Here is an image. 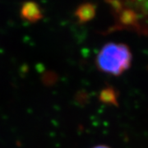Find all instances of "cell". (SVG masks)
<instances>
[{
    "label": "cell",
    "instance_id": "1",
    "mask_svg": "<svg viewBox=\"0 0 148 148\" xmlns=\"http://www.w3.org/2000/svg\"><path fill=\"white\" fill-rule=\"evenodd\" d=\"M115 22L123 30L148 36V0H108Z\"/></svg>",
    "mask_w": 148,
    "mask_h": 148
},
{
    "label": "cell",
    "instance_id": "2",
    "mask_svg": "<svg viewBox=\"0 0 148 148\" xmlns=\"http://www.w3.org/2000/svg\"><path fill=\"white\" fill-rule=\"evenodd\" d=\"M132 63V51L127 45L123 43L106 44L95 58V65L101 72L116 77L127 71Z\"/></svg>",
    "mask_w": 148,
    "mask_h": 148
},
{
    "label": "cell",
    "instance_id": "3",
    "mask_svg": "<svg viewBox=\"0 0 148 148\" xmlns=\"http://www.w3.org/2000/svg\"><path fill=\"white\" fill-rule=\"evenodd\" d=\"M21 14L24 19L31 22H35L42 18V13L39 6L33 2H27L22 5Z\"/></svg>",
    "mask_w": 148,
    "mask_h": 148
},
{
    "label": "cell",
    "instance_id": "4",
    "mask_svg": "<svg viewBox=\"0 0 148 148\" xmlns=\"http://www.w3.org/2000/svg\"><path fill=\"white\" fill-rule=\"evenodd\" d=\"M119 91L112 86H107L100 91L99 100L101 102L109 105L119 107Z\"/></svg>",
    "mask_w": 148,
    "mask_h": 148
},
{
    "label": "cell",
    "instance_id": "5",
    "mask_svg": "<svg viewBox=\"0 0 148 148\" xmlns=\"http://www.w3.org/2000/svg\"><path fill=\"white\" fill-rule=\"evenodd\" d=\"M76 15L82 22L90 21L95 15V7L91 3L82 4L77 8Z\"/></svg>",
    "mask_w": 148,
    "mask_h": 148
},
{
    "label": "cell",
    "instance_id": "6",
    "mask_svg": "<svg viewBox=\"0 0 148 148\" xmlns=\"http://www.w3.org/2000/svg\"><path fill=\"white\" fill-rule=\"evenodd\" d=\"M92 148H111L109 146H106V145H98V146H95L94 147Z\"/></svg>",
    "mask_w": 148,
    "mask_h": 148
}]
</instances>
